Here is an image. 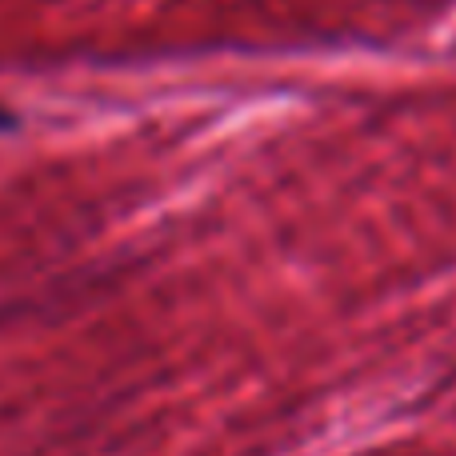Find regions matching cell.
<instances>
[{"label":"cell","instance_id":"1","mask_svg":"<svg viewBox=\"0 0 456 456\" xmlns=\"http://www.w3.org/2000/svg\"><path fill=\"white\" fill-rule=\"evenodd\" d=\"M8 128H12V117H8V112L0 109V133H8Z\"/></svg>","mask_w":456,"mask_h":456}]
</instances>
